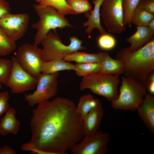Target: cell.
I'll list each match as a JSON object with an SVG mask.
<instances>
[{
    "mask_svg": "<svg viewBox=\"0 0 154 154\" xmlns=\"http://www.w3.org/2000/svg\"><path fill=\"white\" fill-rule=\"evenodd\" d=\"M119 81L118 75L98 73L83 77L80 88L81 90L89 89L111 102L118 97Z\"/></svg>",
    "mask_w": 154,
    "mask_h": 154,
    "instance_id": "cell-6",
    "label": "cell"
},
{
    "mask_svg": "<svg viewBox=\"0 0 154 154\" xmlns=\"http://www.w3.org/2000/svg\"><path fill=\"white\" fill-rule=\"evenodd\" d=\"M101 64L100 73L118 75L124 74V68L121 62L117 59L112 58L107 52H105Z\"/></svg>",
    "mask_w": 154,
    "mask_h": 154,
    "instance_id": "cell-20",
    "label": "cell"
},
{
    "mask_svg": "<svg viewBox=\"0 0 154 154\" xmlns=\"http://www.w3.org/2000/svg\"><path fill=\"white\" fill-rule=\"evenodd\" d=\"M12 62L9 59H0V83L6 85L10 76L12 68Z\"/></svg>",
    "mask_w": 154,
    "mask_h": 154,
    "instance_id": "cell-29",
    "label": "cell"
},
{
    "mask_svg": "<svg viewBox=\"0 0 154 154\" xmlns=\"http://www.w3.org/2000/svg\"><path fill=\"white\" fill-rule=\"evenodd\" d=\"M74 64L63 59L56 58L44 61L41 68V73L51 74L64 70H74Z\"/></svg>",
    "mask_w": 154,
    "mask_h": 154,
    "instance_id": "cell-18",
    "label": "cell"
},
{
    "mask_svg": "<svg viewBox=\"0 0 154 154\" xmlns=\"http://www.w3.org/2000/svg\"><path fill=\"white\" fill-rule=\"evenodd\" d=\"M143 84L147 90L149 94H154V72H151L147 77Z\"/></svg>",
    "mask_w": 154,
    "mask_h": 154,
    "instance_id": "cell-31",
    "label": "cell"
},
{
    "mask_svg": "<svg viewBox=\"0 0 154 154\" xmlns=\"http://www.w3.org/2000/svg\"><path fill=\"white\" fill-rule=\"evenodd\" d=\"M2 87V84L0 83V89H1Z\"/></svg>",
    "mask_w": 154,
    "mask_h": 154,
    "instance_id": "cell-37",
    "label": "cell"
},
{
    "mask_svg": "<svg viewBox=\"0 0 154 154\" xmlns=\"http://www.w3.org/2000/svg\"><path fill=\"white\" fill-rule=\"evenodd\" d=\"M67 3L74 15L85 13L92 10L88 0H68Z\"/></svg>",
    "mask_w": 154,
    "mask_h": 154,
    "instance_id": "cell-27",
    "label": "cell"
},
{
    "mask_svg": "<svg viewBox=\"0 0 154 154\" xmlns=\"http://www.w3.org/2000/svg\"><path fill=\"white\" fill-rule=\"evenodd\" d=\"M11 9L9 3L6 0H0V18L10 13Z\"/></svg>",
    "mask_w": 154,
    "mask_h": 154,
    "instance_id": "cell-34",
    "label": "cell"
},
{
    "mask_svg": "<svg viewBox=\"0 0 154 154\" xmlns=\"http://www.w3.org/2000/svg\"><path fill=\"white\" fill-rule=\"evenodd\" d=\"M147 91L143 83L131 77L123 76L118 97L111 102V106L115 109L135 111L143 101Z\"/></svg>",
    "mask_w": 154,
    "mask_h": 154,
    "instance_id": "cell-4",
    "label": "cell"
},
{
    "mask_svg": "<svg viewBox=\"0 0 154 154\" xmlns=\"http://www.w3.org/2000/svg\"><path fill=\"white\" fill-rule=\"evenodd\" d=\"M110 139L108 133L98 130L84 135L69 151L72 154H105L108 150V145Z\"/></svg>",
    "mask_w": 154,
    "mask_h": 154,
    "instance_id": "cell-9",
    "label": "cell"
},
{
    "mask_svg": "<svg viewBox=\"0 0 154 154\" xmlns=\"http://www.w3.org/2000/svg\"><path fill=\"white\" fill-rule=\"evenodd\" d=\"M115 58L120 61L124 68V76L143 83L154 70V39L133 51L124 47L117 52Z\"/></svg>",
    "mask_w": 154,
    "mask_h": 154,
    "instance_id": "cell-2",
    "label": "cell"
},
{
    "mask_svg": "<svg viewBox=\"0 0 154 154\" xmlns=\"http://www.w3.org/2000/svg\"></svg>",
    "mask_w": 154,
    "mask_h": 154,
    "instance_id": "cell-39",
    "label": "cell"
},
{
    "mask_svg": "<svg viewBox=\"0 0 154 154\" xmlns=\"http://www.w3.org/2000/svg\"><path fill=\"white\" fill-rule=\"evenodd\" d=\"M15 42L10 38L0 27V56L9 55L16 48Z\"/></svg>",
    "mask_w": 154,
    "mask_h": 154,
    "instance_id": "cell-25",
    "label": "cell"
},
{
    "mask_svg": "<svg viewBox=\"0 0 154 154\" xmlns=\"http://www.w3.org/2000/svg\"></svg>",
    "mask_w": 154,
    "mask_h": 154,
    "instance_id": "cell-40",
    "label": "cell"
},
{
    "mask_svg": "<svg viewBox=\"0 0 154 154\" xmlns=\"http://www.w3.org/2000/svg\"><path fill=\"white\" fill-rule=\"evenodd\" d=\"M69 44H64L56 31H49L41 43L42 57L44 61L56 58L63 59L67 55L75 51L85 50L86 47L82 45V41L72 36L69 38Z\"/></svg>",
    "mask_w": 154,
    "mask_h": 154,
    "instance_id": "cell-5",
    "label": "cell"
},
{
    "mask_svg": "<svg viewBox=\"0 0 154 154\" xmlns=\"http://www.w3.org/2000/svg\"><path fill=\"white\" fill-rule=\"evenodd\" d=\"M97 44L101 49L109 50L114 49L116 45V40L112 35L107 33L101 34L97 39Z\"/></svg>",
    "mask_w": 154,
    "mask_h": 154,
    "instance_id": "cell-28",
    "label": "cell"
},
{
    "mask_svg": "<svg viewBox=\"0 0 154 154\" xmlns=\"http://www.w3.org/2000/svg\"><path fill=\"white\" fill-rule=\"evenodd\" d=\"M15 57L21 67L30 74L38 78L41 73L44 61L42 49L29 43L19 46Z\"/></svg>",
    "mask_w": 154,
    "mask_h": 154,
    "instance_id": "cell-10",
    "label": "cell"
},
{
    "mask_svg": "<svg viewBox=\"0 0 154 154\" xmlns=\"http://www.w3.org/2000/svg\"><path fill=\"white\" fill-rule=\"evenodd\" d=\"M153 19L154 14L137 6L133 13L131 22L137 26H147Z\"/></svg>",
    "mask_w": 154,
    "mask_h": 154,
    "instance_id": "cell-23",
    "label": "cell"
},
{
    "mask_svg": "<svg viewBox=\"0 0 154 154\" xmlns=\"http://www.w3.org/2000/svg\"><path fill=\"white\" fill-rule=\"evenodd\" d=\"M12 68L6 85L12 93L18 94L32 90L36 86L37 79L25 70L20 65L15 57L12 56Z\"/></svg>",
    "mask_w": 154,
    "mask_h": 154,
    "instance_id": "cell-11",
    "label": "cell"
},
{
    "mask_svg": "<svg viewBox=\"0 0 154 154\" xmlns=\"http://www.w3.org/2000/svg\"><path fill=\"white\" fill-rule=\"evenodd\" d=\"M29 21V15L26 13H9L0 18V27L10 38L16 42L25 34Z\"/></svg>",
    "mask_w": 154,
    "mask_h": 154,
    "instance_id": "cell-12",
    "label": "cell"
},
{
    "mask_svg": "<svg viewBox=\"0 0 154 154\" xmlns=\"http://www.w3.org/2000/svg\"><path fill=\"white\" fill-rule=\"evenodd\" d=\"M74 66V71L76 74L83 77L91 74L100 73L101 70V62L76 63Z\"/></svg>",
    "mask_w": 154,
    "mask_h": 154,
    "instance_id": "cell-22",
    "label": "cell"
},
{
    "mask_svg": "<svg viewBox=\"0 0 154 154\" xmlns=\"http://www.w3.org/2000/svg\"><path fill=\"white\" fill-rule=\"evenodd\" d=\"M35 10L39 17L38 21L32 24V28L37 30L33 45L38 46L41 43L48 33L51 30H55L66 27H74L65 16L58 12L54 7L43 6L38 4L33 5Z\"/></svg>",
    "mask_w": 154,
    "mask_h": 154,
    "instance_id": "cell-3",
    "label": "cell"
},
{
    "mask_svg": "<svg viewBox=\"0 0 154 154\" xmlns=\"http://www.w3.org/2000/svg\"><path fill=\"white\" fill-rule=\"evenodd\" d=\"M17 153V151L7 145L0 148V154H16Z\"/></svg>",
    "mask_w": 154,
    "mask_h": 154,
    "instance_id": "cell-35",
    "label": "cell"
},
{
    "mask_svg": "<svg viewBox=\"0 0 154 154\" xmlns=\"http://www.w3.org/2000/svg\"><path fill=\"white\" fill-rule=\"evenodd\" d=\"M138 6L154 14V0H140Z\"/></svg>",
    "mask_w": 154,
    "mask_h": 154,
    "instance_id": "cell-32",
    "label": "cell"
},
{
    "mask_svg": "<svg viewBox=\"0 0 154 154\" xmlns=\"http://www.w3.org/2000/svg\"><path fill=\"white\" fill-rule=\"evenodd\" d=\"M100 102L99 99L95 98L91 94L84 95L80 97L76 106L77 112L83 119L92 109Z\"/></svg>",
    "mask_w": 154,
    "mask_h": 154,
    "instance_id": "cell-21",
    "label": "cell"
},
{
    "mask_svg": "<svg viewBox=\"0 0 154 154\" xmlns=\"http://www.w3.org/2000/svg\"><path fill=\"white\" fill-rule=\"evenodd\" d=\"M104 114V109L100 102L84 117L83 119L84 135L93 133L98 131Z\"/></svg>",
    "mask_w": 154,
    "mask_h": 154,
    "instance_id": "cell-14",
    "label": "cell"
},
{
    "mask_svg": "<svg viewBox=\"0 0 154 154\" xmlns=\"http://www.w3.org/2000/svg\"><path fill=\"white\" fill-rule=\"evenodd\" d=\"M58 75V72L40 74L37 78L35 90L32 93L25 94L24 99L29 105L34 106L57 95Z\"/></svg>",
    "mask_w": 154,
    "mask_h": 154,
    "instance_id": "cell-7",
    "label": "cell"
},
{
    "mask_svg": "<svg viewBox=\"0 0 154 154\" xmlns=\"http://www.w3.org/2000/svg\"><path fill=\"white\" fill-rule=\"evenodd\" d=\"M140 0H123V22L125 25L131 26V19L133 13Z\"/></svg>",
    "mask_w": 154,
    "mask_h": 154,
    "instance_id": "cell-26",
    "label": "cell"
},
{
    "mask_svg": "<svg viewBox=\"0 0 154 154\" xmlns=\"http://www.w3.org/2000/svg\"><path fill=\"white\" fill-rule=\"evenodd\" d=\"M103 0H93L94 8L93 10L85 13V17L87 20L83 23V26L86 27L85 32L89 34L91 33L95 28L97 29L101 34L106 33L102 26L100 21V9Z\"/></svg>",
    "mask_w": 154,
    "mask_h": 154,
    "instance_id": "cell-15",
    "label": "cell"
},
{
    "mask_svg": "<svg viewBox=\"0 0 154 154\" xmlns=\"http://www.w3.org/2000/svg\"><path fill=\"white\" fill-rule=\"evenodd\" d=\"M101 8V18L108 31L118 34L122 33L126 29L123 0H103Z\"/></svg>",
    "mask_w": 154,
    "mask_h": 154,
    "instance_id": "cell-8",
    "label": "cell"
},
{
    "mask_svg": "<svg viewBox=\"0 0 154 154\" xmlns=\"http://www.w3.org/2000/svg\"><path fill=\"white\" fill-rule=\"evenodd\" d=\"M38 4L52 6L59 13L65 16L74 14L65 0H35Z\"/></svg>",
    "mask_w": 154,
    "mask_h": 154,
    "instance_id": "cell-24",
    "label": "cell"
},
{
    "mask_svg": "<svg viewBox=\"0 0 154 154\" xmlns=\"http://www.w3.org/2000/svg\"><path fill=\"white\" fill-rule=\"evenodd\" d=\"M16 111L13 107H10L0 119V135L5 136L10 133L17 134L20 122L16 117Z\"/></svg>",
    "mask_w": 154,
    "mask_h": 154,
    "instance_id": "cell-17",
    "label": "cell"
},
{
    "mask_svg": "<svg viewBox=\"0 0 154 154\" xmlns=\"http://www.w3.org/2000/svg\"><path fill=\"white\" fill-rule=\"evenodd\" d=\"M154 33L147 26H137L135 32L125 39V41L130 44L127 48L131 51L137 50L154 39Z\"/></svg>",
    "mask_w": 154,
    "mask_h": 154,
    "instance_id": "cell-16",
    "label": "cell"
},
{
    "mask_svg": "<svg viewBox=\"0 0 154 154\" xmlns=\"http://www.w3.org/2000/svg\"><path fill=\"white\" fill-rule=\"evenodd\" d=\"M20 149L22 151H31L33 153L44 154L42 151L37 149L33 143L30 141L23 144Z\"/></svg>",
    "mask_w": 154,
    "mask_h": 154,
    "instance_id": "cell-33",
    "label": "cell"
},
{
    "mask_svg": "<svg viewBox=\"0 0 154 154\" xmlns=\"http://www.w3.org/2000/svg\"><path fill=\"white\" fill-rule=\"evenodd\" d=\"M104 54L105 52L90 53L78 51L67 55L63 59L67 61L79 63L100 62L102 61Z\"/></svg>",
    "mask_w": 154,
    "mask_h": 154,
    "instance_id": "cell-19",
    "label": "cell"
},
{
    "mask_svg": "<svg viewBox=\"0 0 154 154\" xmlns=\"http://www.w3.org/2000/svg\"><path fill=\"white\" fill-rule=\"evenodd\" d=\"M67 2V1L68 0H65Z\"/></svg>",
    "mask_w": 154,
    "mask_h": 154,
    "instance_id": "cell-38",
    "label": "cell"
},
{
    "mask_svg": "<svg viewBox=\"0 0 154 154\" xmlns=\"http://www.w3.org/2000/svg\"><path fill=\"white\" fill-rule=\"evenodd\" d=\"M138 115L148 130L154 133V96L147 94L137 108Z\"/></svg>",
    "mask_w": 154,
    "mask_h": 154,
    "instance_id": "cell-13",
    "label": "cell"
},
{
    "mask_svg": "<svg viewBox=\"0 0 154 154\" xmlns=\"http://www.w3.org/2000/svg\"><path fill=\"white\" fill-rule=\"evenodd\" d=\"M147 26L150 30L154 33V19L149 23Z\"/></svg>",
    "mask_w": 154,
    "mask_h": 154,
    "instance_id": "cell-36",
    "label": "cell"
},
{
    "mask_svg": "<svg viewBox=\"0 0 154 154\" xmlns=\"http://www.w3.org/2000/svg\"><path fill=\"white\" fill-rule=\"evenodd\" d=\"M30 125V142L44 154H66L84 135L83 119L74 103L66 98L38 104Z\"/></svg>",
    "mask_w": 154,
    "mask_h": 154,
    "instance_id": "cell-1",
    "label": "cell"
},
{
    "mask_svg": "<svg viewBox=\"0 0 154 154\" xmlns=\"http://www.w3.org/2000/svg\"><path fill=\"white\" fill-rule=\"evenodd\" d=\"M9 98L8 92H0V117L5 113L10 108L9 102Z\"/></svg>",
    "mask_w": 154,
    "mask_h": 154,
    "instance_id": "cell-30",
    "label": "cell"
}]
</instances>
